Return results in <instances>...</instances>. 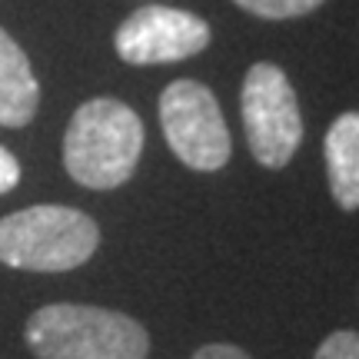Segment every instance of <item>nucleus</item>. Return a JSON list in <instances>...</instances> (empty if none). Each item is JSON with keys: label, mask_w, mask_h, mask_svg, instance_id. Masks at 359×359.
<instances>
[{"label": "nucleus", "mask_w": 359, "mask_h": 359, "mask_svg": "<svg viewBox=\"0 0 359 359\" xmlns=\"http://www.w3.org/2000/svg\"><path fill=\"white\" fill-rule=\"evenodd\" d=\"M326 180L339 210H359V110L339 114L326 130Z\"/></svg>", "instance_id": "6e6552de"}, {"label": "nucleus", "mask_w": 359, "mask_h": 359, "mask_svg": "<svg viewBox=\"0 0 359 359\" xmlns=\"http://www.w3.org/2000/svg\"><path fill=\"white\" fill-rule=\"evenodd\" d=\"M233 4L253 17H263V20H293V17L313 13L326 0H233Z\"/></svg>", "instance_id": "1a4fd4ad"}, {"label": "nucleus", "mask_w": 359, "mask_h": 359, "mask_svg": "<svg viewBox=\"0 0 359 359\" xmlns=\"http://www.w3.org/2000/svg\"><path fill=\"white\" fill-rule=\"evenodd\" d=\"M143 154V123L123 100L80 103L64 133V167L87 190L123 187Z\"/></svg>", "instance_id": "f257e3e1"}, {"label": "nucleus", "mask_w": 359, "mask_h": 359, "mask_svg": "<svg viewBox=\"0 0 359 359\" xmlns=\"http://www.w3.org/2000/svg\"><path fill=\"white\" fill-rule=\"evenodd\" d=\"M190 359H250V353H243V349L233 346V343H206Z\"/></svg>", "instance_id": "f8f14e48"}, {"label": "nucleus", "mask_w": 359, "mask_h": 359, "mask_svg": "<svg viewBox=\"0 0 359 359\" xmlns=\"http://www.w3.org/2000/svg\"><path fill=\"white\" fill-rule=\"evenodd\" d=\"M100 246V226L83 210L40 203L0 219V263L30 273L83 266Z\"/></svg>", "instance_id": "7ed1b4c3"}, {"label": "nucleus", "mask_w": 359, "mask_h": 359, "mask_svg": "<svg viewBox=\"0 0 359 359\" xmlns=\"http://www.w3.org/2000/svg\"><path fill=\"white\" fill-rule=\"evenodd\" d=\"M40 107V83L24 47L0 27V127H27Z\"/></svg>", "instance_id": "0eeeda50"}, {"label": "nucleus", "mask_w": 359, "mask_h": 359, "mask_svg": "<svg viewBox=\"0 0 359 359\" xmlns=\"http://www.w3.org/2000/svg\"><path fill=\"white\" fill-rule=\"evenodd\" d=\"M160 127L180 163L196 173H217L226 167L233 140L213 90L200 80H173L160 93Z\"/></svg>", "instance_id": "39448f33"}, {"label": "nucleus", "mask_w": 359, "mask_h": 359, "mask_svg": "<svg viewBox=\"0 0 359 359\" xmlns=\"http://www.w3.org/2000/svg\"><path fill=\"white\" fill-rule=\"evenodd\" d=\"M17 183H20V163L7 147H0V193H11Z\"/></svg>", "instance_id": "9b49d317"}, {"label": "nucleus", "mask_w": 359, "mask_h": 359, "mask_svg": "<svg viewBox=\"0 0 359 359\" xmlns=\"http://www.w3.org/2000/svg\"><path fill=\"white\" fill-rule=\"evenodd\" d=\"M210 24L200 13L150 4L133 11L116 27V57L130 67H156L177 64L187 57H196L210 47Z\"/></svg>", "instance_id": "423d86ee"}, {"label": "nucleus", "mask_w": 359, "mask_h": 359, "mask_svg": "<svg viewBox=\"0 0 359 359\" xmlns=\"http://www.w3.org/2000/svg\"><path fill=\"white\" fill-rule=\"evenodd\" d=\"M27 346L37 359H147L150 336L116 309L50 303L27 320Z\"/></svg>", "instance_id": "f03ea898"}, {"label": "nucleus", "mask_w": 359, "mask_h": 359, "mask_svg": "<svg viewBox=\"0 0 359 359\" xmlns=\"http://www.w3.org/2000/svg\"><path fill=\"white\" fill-rule=\"evenodd\" d=\"M250 154L266 170H283L303 143V114L290 77L276 64H253L240 90Z\"/></svg>", "instance_id": "20e7f679"}, {"label": "nucleus", "mask_w": 359, "mask_h": 359, "mask_svg": "<svg viewBox=\"0 0 359 359\" xmlns=\"http://www.w3.org/2000/svg\"><path fill=\"white\" fill-rule=\"evenodd\" d=\"M313 359H359V333L353 330H336L320 343Z\"/></svg>", "instance_id": "9d476101"}]
</instances>
